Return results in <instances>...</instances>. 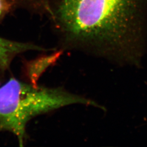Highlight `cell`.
<instances>
[{"mask_svg": "<svg viewBox=\"0 0 147 147\" xmlns=\"http://www.w3.org/2000/svg\"><path fill=\"white\" fill-rule=\"evenodd\" d=\"M135 0H51L48 12L62 48L118 62L140 47L134 32Z\"/></svg>", "mask_w": 147, "mask_h": 147, "instance_id": "obj_1", "label": "cell"}, {"mask_svg": "<svg viewBox=\"0 0 147 147\" xmlns=\"http://www.w3.org/2000/svg\"><path fill=\"white\" fill-rule=\"evenodd\" d=\"M13 5L11 0H0V20L10 11Z\"/></svg>", "mask_w": 147, "mask_h": 147, "instance_id": "obj_5", "label": "cell"}, {"mask_svg": "<svg viewBox=\"0 0 147 147\" xmlns=\"http://www.w3.org/2000/svg\"><path fill=\"white\" fill-rule=\"evenodd\" d=\"M104 110L95 100L61 87H47L11 78L0 87V132L16 137L20 147L27 138V125L34 117L70 105Z\"/></svg>", "mask_w": 147, "mask_h": 147, "instance_id": "obj_2", "label": "cell"}, {"mask_svg": "<svg viewBox=\"0 0 147 147\" xmlns=\"http://www.w3.org/2000/svg\"><path fill=\"white\" fill-rule=\"evenodd\" d=\"M60 53H57L48 56L42 57L29 62L27 65V74L31 84L37 85V81L39 77L49 67L57 61Z\"/></svg>", "mask_w": 147, "mask_h": 147, "instance_id": "obj_4", "label": "cell"}, {"mask_svg": "<svg viewBox=\"0 0 147 147\" xmlns=\"http://www.w3.org/2000/svg\"><path fill=\"white\" fill-rule=\"evenodd\" d=\"M49 49L30 42H19L0 37V69L5 70L18 55L30 51H45Z\"/></svg>", "mask_w": 147, "mask_h": 147, "instance_id": "obj_3", "label": "cell"}]
</instances>
